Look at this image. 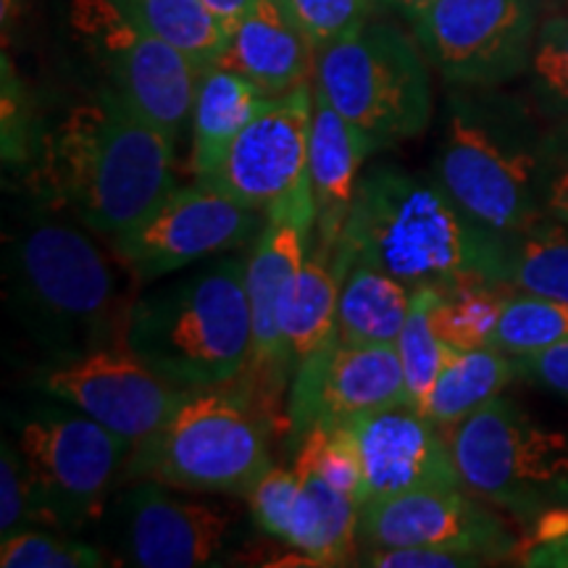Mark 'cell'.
Listing matches in <instances>:
<instances>
[{"label":"cell","instance_id":"1","mask_svg":"<svg viewBox=\"0 0 568 568\" xmlns=\"http://www.w3.org/2000/svg\"><path fill=\"white\" fill-rule=\"evenodd\" d=\"M69 213L38 203L6 237V295L51 364L124 345L140 280L116 247Z\"/></svg>","mask_w":568,"mask_h":568},{"label":"cell","instance_id":"2","mask_svg":"<svg viewBox=\"0 0 568 568\" xmlns=\"http://www.w3.org/2000/svg\"><path fill=\"white\" fill-rule=\"evenodd\" d=\"M361 264L408 287L510 284L514 243L468 216L435 174L374 163L361 174L343 240Z\"/></svg>","mask_w":568,"mask_h":568},{"label":"cell","instance_id":"3","mask_svg":"<svg viewBox=\"0 0 568 568\" xmlns=\"http://www.w3.org/2000/svg\"><path fill=\"white\" fill-rule=\"evenodd\" d=\"M174 145L161 126L101 88L42 140L32 172L34 201L111 240L176 187Z\"/></svg>","mask_w":568,"mask_h":568},{"label":"cell","instance_id":"4","mask_svg":"<svg viewBox=\"0 0 568 568\" xmlns=\"http://www.w3.org/2000/svg\"><path fill=\"white\" fill-rule=\"evenodd\" d=\"M495 90L458 92L435 155L439 184L468 216L516 240L548 219L550 124Z\"/></svg>","mask_w":568,"mask_h":568},{"label":"cell","instance_id":"5","mask_svg":"<svg viewBox=\"0 0 568 568\" xmlns=\"http://www.w3.org/2000/svg\"><path fill=\"white\" fill-rule=\"evenodd\" d=\"M245 258L224 253L151 282L132 305L124 345L187 393L237 382L253 347Z\"/></svg>","mask_w":568,"mask_h":568},{"label":"cell","instance_id":"6","mask_svg":"<svg viewBox=\"0 0 568 568\" xmlns=\"http://www.w3.org/2000/svg\"><path fill=\"white\" fill-rule=\"evenodd\" d=\"M266 422L243 382L201 389L132 447L122 479H153L184 493L247 495L272 466Z\"/></svg>","mask_w":568,"mask_h":568},{"label":"cell","instance_id":"7","mask_svg":"<svg viewBox=\"0 0 568 568\" xmlns=\"http://www.w3.org/2000/svg\"><path fill=\"white\" fill-rule=\"evenodd\" d=\"M460 481L524 521L568 510V429L531 416L506 395L453 426Z\"/></svg>","mask_w":568,"mask_h":568},{"label":"cell","instance_id":"8","mask_svg":"<svg viewBox=\"0 0 568 568\" xmlns=\"http://www.w3.org/2000/svg\"><path fill=\"white\" fill-rule=\"evenodd\" d=\"M316 88L364 132L372 151L400 145L426 130L432 82L416 40L389 21H364L318 51Z\"/></svg>","mask_w":568,"mask_h":568},{"label":"cell","instance_id":"9","mask_svg":"<svg viewBox=\"0 0 568 568\" xmlns=\"http://www.w3.org/2000/svg\"><path fill=\"white\" fill-rule=\"evenodd\" d=\"M38 527L80 531L109 508L132 443L82 410H40L17 429Z\"/></svg>","mask_w":568,"mask_h":568},{"label":"cell","instance_id":"10","mask_svg":"<svg viewBox=\"0 0 568 568\" xmlns=\"http://www.w3.org/2000/svg\"><path fill=\"white\" fill-rule=\"evenodd\" d=\"M71 24L103 71V88L172 140L180 138L193 113L201 67L126 17L113 0H74Z\"/></svg>","mask_w":568,"mask_h":568},{"label":"cell","instance_id":"11","mask_svg":"<svg viewBox=\"0 0 568 568\" xmlns=\"http://www.w3.org/2000/svg\"><path fill=\"white\" fill-rule=\"evenodd\" d=\"M316 237V203L311 182L266 213V224L245 258V287L251 303L253 347L247 372L237 382L251 389L266 416L280 406L293 382V366L284 347L282 318L311 245Z\"/></svg>","mask_w":568,"mask_h":568},{"label":"cell","instance_id":"12","mask_svg":"<svg viewBox=\"0 0 568 568\" xmlns=\"http://www.w3.org/2000/svg\"><path fill=\"white\" fill-rule=\"evenodd\" d=\"M426 61L458 90H497L529 71L535 0H432L414 17Z\"/></svg>","mask_w":568,"mask_h":568},{"label":"cell","instance_id":"13","mask_svg":"<svg viewBox=\"0 0 568 568\" xmlns=\"http://www.w3.org/2000/svg\"><path fill=\"white\" fill-rule=\"evenodd\" d=\"M266 213L247 209L222 190L197 182L174 187L142 222L111 237L142 284L253 245Z\"/></svg>","mask_w":568,"mask_h":568},{"label":"cell","instance_id":"14","mask_svg":"<svg viewBox=\"0 0 568 568\" xmlns=\"http://www.w3.org/2000/svg\"><path fill=\"white\" fill-rule=\"evenodd\" d=\"M153 479L130 481L113 503V542L122 560L140 568L219 566L240 542L237 514L201 497L174 495Z\"/></svg>","mask_w":568,"mask_h":568},{"label":"cell","instance_id":"15","mask_svg":"<svg viewBox=\"0 0 568 568\" xmlns=\"http://www.w3.org/2000/svg\"><path fill=\"white\" fill-rule=\"evenodd\" d=\"M38 389L95 418L132 445L161 429L163 422L193 395L163 379L126 345L101 347L63 364H48L38 379Z\"/></svg>","mask_w":568,"mask_h":568},{"label":"cell","instance_id":"16","mask_svg":"<svg viewBox=\"0 0 568 568\" xmlns=\"http://www.w3.org/2000/svg\"><path fill=\"white\" fill-rule=\"evenodd\" d=\"M408 403L395 345H347L329 339L297 364L284 418L297 443L314 429H335L372 410Z\"/></svg>","mask_w":568,"mask_h":568},{"label":"cell","instance_id":"17","mask_svg":"<svg viewBox=\"0 0 568 568\" xmlns=\"http://www.w3.org/2000/svg\"><path fill=\"white\" fill-rule=\"evenodd\" d=\"M314 88L305 82L287 95L272 98L234 138L230 151L209 176L211 187L255 211H274L308 184V140L314 119Z\"/></svg>","mask_w":568,"mask_h":568},{"label":"cell","instance_id":"18","mask_svg":"<svg viewBox=\"0 0 568 568\" xmlns=\"http://www.w3.org/2000/svg\"><path fill=\"white\" fill-rule=\"evenodd\" d=\"M466 487H424L361 508V548H435L487 564L516 550V535Z\"/></svg>","mask_w":568,"mask_h":568},{"label":"cell","instance_id":"19","mask_svg":"<svg viewBox=\"0 0 568 568\" xmlns=\"http://www.w3.org/2000/svg\"><path fill=\"white\" fill-rule=\"evenodd\" d=\"M351 426L361 458L358 510L424 487H464L450 439L422 408L397 403L364 414Z\"/></svg>","mask_w":568,"mask_h":568},{"label":"cell","instance_id":"20","mask_svg":"<svg viewBox=\"0 0 568 568\" xmlns=\"http://www.w3.org/2000/svg\"><path fill=\"white\" fill-rule=\"evenodd\" d=\"M318 48L280 0H255L234 24L219 67L237 71L268 98L316 80Z\"/></svg>","mask_w":568,"mask_h":568},{"label":"cell","instance_id":"21","mask_svg":"<svg viewBox=\"0 0 568 568\" xmlns=\"http://www.w3.org/2000/svg\"><path fill=\"white\" fill-rule=\"evenodd\" d=\"M316 82V80H314ZM372 145L326 95L314 88V119L308 140V180L316 203V243L335 247L343 240L351 216L361 166L372 155Z\"/></svg>","mask_w":568,"mask_h":568},{"label":"cell","instance_id":"22","mask_svg":"<svg viewBox=\"0 0 568 568\" xmlns=\"http://www.w3.org/2000/svg\"><path fill=\"white\" fill-rule=\"evenodd\" d=\"M353 264V253L343 243L324 247L314 237V245H311L303 268L297 272L282 318L284 347H287L293 374L303 358L322 351L329 339L337 337L339 293H343L345 276Z\"/></svg>","mask_w":568,"mask_h":568},{"label":"cell","instance_id":"23","mask_svg":"<svg viewBox=\"0 0 568 568\" xmlns=\"http://www.w3.org/2000/svg\"><path fill=\"white\" fill-rule=\"evenodd\" d=\"M301 477L290 535L284 542L303 552L308 566H347L358 558V503L332 487L308 458L297 453Z\"/></svg>","mask_w":568,"mask_h":568},{"label":"cell","instance_id":"24","mask_svg":"<svg viewBox=\"0 0 568 568\" xmlns=\"http://www.w3.org/2000/svg\"><path fill=\"white\" fill-rule=\"evenodd\" d=\"M268 101L272 98L264 90L255 88L237 71L219 63L201 69L193 113H190V132H193L190 169L195 180L209 176L222 163L234 138Z\"/></svg>","mask_w":568,"mask_h":568},{"label":"cell","instance_id":"25","mask_svg":"<svg viewBox=\"0 0 568 568\" xmlns=\"http://www.w3.org/2000/svg\"><path fill=\"white\" fill-rule=\"evenodd\" d=\"M414 287L355 261L337 305V339L347 345H395L406 326Z\"/></svg>","mask_w":568,"mask_h":568},{"label":"cell","instance_id":"26","mask_svg":"<svg viewBox=\"0 0 568 568\" xmlns=\"http://www.w3.org/2000/svg\"><path fill=\"white\" fill-rule=\"evenodd\" d=\"M516 374V361L493 347L450 351L422 410L437 426L453 429L493 397L503 395Z\"/></svg>","mask_w":568,"mask_h":568},{"label":"cell","instance_id":"27","mask_svg":"<svg viewBox=\"0 0 568 568\" xmlns=\"http://www.w3.org/2000/svg\"><path fill=\"white\" fill-rule=\"evenodd\" d=\"M126 17L172 42L205 69L222 59L232 30L213 13L205 0H113Z\"/></svg>","mask_w":568,"mask_h":568},{"label":"cell","instance_id":"28","mask_svg":"<svg viewBox=\"0 0 568 568\" xmlns=\"http://www.w3.org/2000/svg\"><path fill=\"white\" fill-rule=\"evenodd\" d=\"M566 339L568 303L516 290L503 305L493 337H489V347L510 355V358H521V355L548 351Z\"/></svg>","mask_w":568,"mask_h":568},{"label":"cell","instance_id":"29","mask_svg":"<svg viewBox=\"0 0 568 568\" xmlns=\"http://www.w3.org/2000/svg\"><path fill=\"white\" fill-rule=\"evenodd\" d=\"M514 287L508 284H464L437 295L432 322L450 351L489 347L497 318Z\"/></svg>","mask_w":568,"mask_h":568},{"label":"cell","instance_id":"30","mask_svg":"<svg viewBox=\"0 0 568 568\" xmlns=\"http://www.w3.org/2000/svg\"><path fill=\"white\" fill-rule=\"evenodd\" d=\"M510 284L568 303V219H545L516 237Z\"/></svg>","mask_w":568,"mask_h":568},{"label":"cell","instance_id":"31","mask_svg":"<svg viewBox=\"0 0 568 568\" xmlns=\"http://www.w3.org/2000/svg\"><path fill=\"white\" fill-rule=\"evenodd\" d=\"M439 290L418 287L414 290V301L403 326L400 337H397V355H400L403 376H406V395L410 406L422 408L435 387L439 372H443L447 353L443 339L437 337L435 322H432V311H435Z\"/></svg>","mask_w":568,"mask_h":568},{"label":"cell","instance_id":"32","mask_svg":"<svg viewBox=\"0 0 568 568\" xmlns=\"http://www.w3.org/2000/svg\"><path fill=\"white\" fill-rule=\"evenodd\" d=\"M535 109L548 122L568 119V17H550L539 24L529 63Z\"/></svg>","mask_w":568,"mask_h":568},{"label":"cell","instance_id":"33","mask_svg":"<svg viewBox=\"0 0 568 568\" xmlns=\"http://www.w3.org/2000/svg\"><path fill=\"white\" fill-rule=\"evenodd\" d=\"M3 568H101L105 566L103 550L82 539L69 537V531L30 527L3 539L0 545Z\"/></svg>","mask_w":568,"mask_h":568},{"label":"cell","instance_id":"34","mask_svg":"<svg viewBox=\"0 0 568 568\" xmlns=\"http://www.w3.org/2000/svg\"><path fill=\"white\" fill-rule=\"evenodd\" d=\"M297 489H301V477H297L295 466H268L261 479L247 489V506H251L253 521L258 524L261 531L268 537L287 539L290 524H293Z\"/></svg>","mask_w":568,"mask_h":568},{"label":"cell","instance_id":"35","mask_svg":"<svg viewBox=\"0 0 568 568\" xmlns=\"http://www.w3.org/2000/svg\"><path fill=\"white\" fill-rule=\"evenodd\" d=\"M280 3L293 13L318 51L364 24L374 9L372 0H280Z\"/></svg>","mask_w":568,"mask_h":568},{"label":"cell","instance_id":"36","mask_svg":"<svg viewBox=\"0 0 568 568\" xmlns=\"http://www.w3.org/2000/svg\"><path fill=\"white\" fill-rule=\"evenodd\" d=\"M38 527L34 521V503L27 466L17 443L3 437V456H0V537L9 539L19 531Z\"/></svg>","mask_w":568,"mask_h":568},{"label":"cell","instance_id":"37","mask_svg":"<svg viewBox=\"0 0 568 568\" xmlns=\"http://www.w3.org/2000/svg\"><path fill=\"white\" fill-rule=\"evenodd\" d=\"M487 560L435 548H361L355 566L374 568H471Z\"/></svg>","mask_w":568,"mask_h":568},{"label":"cell","instance_id":"38","mask_svg":"<svg viewBox=\"0 0 568 568\" xmlns=\"http://www.w3.org/2000/svg\"><path fill=\"white\" fill-rule=\"evenodd\" d=\"M3 155L6 161L24 163L30 159V116L21 103V90L17 77L9 71L3 59Z\"/></svg>","mask_w":568,"mask_h":568},{"label":"cell","instance_id":"39","mask_svg":"<svg viewBox=\"0 0 568 568\" xmlns=\"http://www.w3.org/2000/svg\"><path fill=\"white\" fill-rule=\"evenodd\" d=\"M518 374L537 385L548 387L550 393L568 400V339L560 345H552L548 351L535 355H521L514 358Z\"/></svg>","mask_w":568,"mask_h":568},{"label":"cell","instance_id":"40","mask_svg":"<svg viewBox=\"0 0 568 568\" xmlns=\"http://www.w3.org/2000/svg\"><path fill=\"white\" fill-rule=\"evenodd\" d=\"M548 219H568V119L550 122Z\"/></svg>","mask_w":568,"mask_h":568},{"label":"cell","instance_id":"41","mask_svg":"<svg viewBox=\"0 0 568 568\" xmlns=\"http://www.w3.org/2000/svg\"><path fill=\"white\" fill-rule=\"evenodd\" d=\"M521 564L531 568H568V531L548 539H537L521 552Z\"/></svg>","mask_w":568,"mask_h":568},{"label":"cell","instance_id":"42","mask_svg":"<svg viewBox=\"0 0 568 568\" xmlns=\"http://www.w3.org/2000/svg\"><path fill=\"white\" fill-rule=\"evenodd\" d=\"M253 3L255 0H205V6H209V9L216 13V17L222 19L230 30H234V24H237V21L243 19L247 11H251Z\"/></svg>","mask_w":568,"mask_h":568},{"label":"cell","instance_id":"43","mask_svg":"<svg viewBox=\"0 0 568 568\" xmlns=\"http://www.w3.org/2000/svg\"><path fill=\"white\" fill-rule=\"evenodd\" d=\"M429 3H432V0H372L374 9L395 13V17H403L408 21H414L416 13L426 9Z\"/></svg>","mask_w":568,"mask_h":568},{"label":"cell","instance_id":"44","mask_svg":"<svg viewBox=\"0 0 568 568\" xmlns=\"http://www.w3.org/2000/svg\"><path fill=\"white\" fill-rule=\"evenodd\" d=\"M568 531V510H558V514H550L537 521V537L539 539H548L556 535H564Z\"/></svg>","mask_w":568,"mask_h":568}]
</instances>
